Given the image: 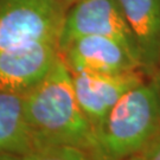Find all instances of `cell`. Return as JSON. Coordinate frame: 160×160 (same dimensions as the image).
I'll return each instance as SVG.
<instances>
[{"instance_id":"obj_1","label":"cell","mask_w":160,"mask_h":160,"mask_svg":"<svg viewBox=\"0 0 160 160\" xmlns=\"http://www.w3.org/2000/svg\"><path fill=\"white\" fill-rule=\"evenodd\" d=\"M24 109L37 147L71 146L92 157L95 131L78 104L62 56L45 78L24 95Z\"/></svg>"},{"instance_id":"obj_2","label":"cell","mask_w":160,"mask_h":160,"mask_svg":"<svg viewBox=\"0 0 160 160\" xmlns=\"http://www.w3.org/2000/svg\"><path fill=\"white\" fill-rule=\"evenodd\" d=\"M160 129V101L151 78L127 92L95 133L92 160H125L141 153Z\"/></svg>"},{"instance_id":"obj_3","label":"cell","mask_w":160,"mask_h":160,"mask_svg":"<svg viewBox=\"0 0 160 160\" xmlns=\"http://www.w3.org/2000/svg\"><path fill=\"white\" fill-rule=\"evenodd\" d=\"M67 8L59 0H0V51L31 42L58 45Z\"/></svg>"},{"instance_id":"obj_4","label":"cell","mask_w":160,"mask_h":160,"mask_svg":"<svg viewBox=\"0 0 160 160\" xmlns=\"http://www.w3.org/2000/svg\"><path fill=\"white\" fill-rule=\"evenodd\" d=\"M83 36H104L118 40L140 63L134 34L116 0H77L69 6L58 40V50H63L70 42Z\"/></svg>"},{"instance_id":"obj_5","label":"cell","mask_w":160,"mask_h":160,"mask_svg":"<svg viewBox=\"0 0 160 160\" xmlns=\"http://www.w3.org/2000/svg\"><path fill=\"white\" fill-rule=\"evenodd\" d=\"M61 57L52 42H31L0 51V90L25 95L49 75Z\"/></svg>"},{"instance_id":"obj_6","label":"cell","mask_w":160,"mask_h":160,"mask_svg":"<svg viewBox=\"0 0 160 160\" xmlns=\"http://www.w3.org/2000/svg\"><path fill=\"white\" fill-rule=\"evenodd\" d=\"M143 75L142 71L121 74L71 72L78 104L95 133L103 125L110 110L121 97L145 81Z\"/></svg>"},{"instance_id":"obj_7","label":"cell","mask_w":160,"mask_h":160,"mask_svg":"<svg viewBox=\"0 0 160 160\" xmlns=\"http://www.w3.org/2000/svg\"><path fill=\"white\" fill-rule=\"evenodd\" d=\"M70 72L121 74L142 71L134 55L120 42L104 36H83L59 51Z\"/></svg>"},{"instance_id":"obj_8","label":"cell","mask_w":160,"mask_h":160,"mask_svg":"<svg viewBox=\"0 0 160 160\" xmlns=\"http://www.w3.org/2000/svg\"><path fill=\"white\" fill-rule=\"evenodd\" d=\"M137 42L141 70L153 77L160 70V0H116Z\"/></svg>"},{"instance_id":"obj_9","label":"cell","mask_w":160,"mask_h":160,"mask_svg":"<svg viewBox=\"0 0 160 160\" xmlns=\"http://www.w3.org/2000/svg\"><path fill=\"white\" fill-rule=\"evenodd\" d=\"M37 147L24 109V95L0 90V158Z\"/></svg>"},{"instance_id":"obj_10","label":"cell","mask_w":160,"mask_h":160,"mask_svg":"<svg viewBox=\"0 0 160 160\" xmlns=\"http://www.w3.org/2000/svg\"><path fill=\"white\" fill-rule=\"evenodd\" d=\"M0 160H92L84 151L71 146L48 145L31 149L26 153L2 157Z\"/></svg>"},{"instance_id":"obj_11","label":"cell","mask_w":160,"mask_h":160,"mask_svg":"<svg viewBox=\"0 0 160 160\" xmlns=\"http://www.w3.org/2000/svg\"><path fill=\"white\" fill-rule=\"evenodd\" d=\"M145 160H160V129L142 149Z\"/></svg>"},{"instance_id":"obj_12","label":"cell","mask_w":160,"mask_h":160,"mask_svg":"<svg viewBox=\"0 0 160 160\" xmlns=\"http://www.w3.org/2000/svg\"><path fill=\"white\" fill-rule=\"evenodd\" d=\"M151 78L154 81L155 86H157V90H158V95H159V101H160V70L153 77H151Z\"/></svg>"},{"instance_id":"obj_13","label":"cell","mask_w":160,"mask_h":160,"mask_svg":"<svg viewBox=\"0 0 160 160\" xmlns=\"http://www.w3.org/2000/svg\"><path fill=\"white\" fill-rule=\"evenodd\" d=\"M125 160H145V158H143L142 153H137V154H133L131 157H128Z\"/></svg>"},{"instance_id":"obj_14","label":"cell","mask_w":160,"mask_h":160,"mask_svg":"<svg viewBox=\"0 0 160 160\" xmlns=\"http://www.w3.org/2000/svg\"><path fill=\"white\" fill-rule=\"evenodd\" d=\"M59 1H61V2H63V4L67 6V7H69V6L72 5L74 2H76L77 0H59Z\"/></svg>"}]
</instances>
